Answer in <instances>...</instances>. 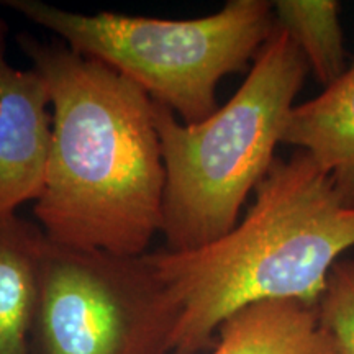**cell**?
Masks as SVG:
<instances>
[{
  "mask_svg": "<svg viewBox=\"0 0 354 354\" xmlns=\"http://www.w3.org/2000/svg\"><path fill=\"white\" fill-rule=\"evenodd\" d=\"M354 248V205L297 149L276 158L246 215L194 251L145 253L179 308L171 354H202L230 315L268 300L317 307L331 268Z\"/></svg>",
  "mask_w": 354,
  "mask_h": 354,
  "instance_id": "7a4b0ae2",
  "label": "cell"
},
{
  "mask_svg": "<svg viewBox=\"0 0 354 354\" xmlns=\"http://www.w3.org/2000/svg\"><path fill=\"white\" fill-rule=\"evenodd\" d=\"M210 354H338L317 307L268 300L238 310L220 325Z\"/></svg>",
  "mask_w": 354,
  "mask_h": 354,
  "instance_id": "ba28073f",
  "label": "cell"
},
{
  "mask_svg": "<svg viewBox=\"0 0 354 354\" xmlns=\"http://www.w3.org/2000/svg\"><path fill=\"white\" fill-rule=\"evenodd\" d=\"M50 95L51 136L33 214L53 243L141 256L162 227L165 165L154 102L117 71L20 35Z\"/></svg>",
  "mask_w": 354,
  "mask_h": 354,
  "instance_id": "6da1fadb",
  "label": "cell"
},
{
  "mask_svg": "<svg viewBox=\"0 0 354 354\" xmlns=\"http://www.w3.org/2000/svg\"><path fill=\"white\" fill-rule=\"evenodd\" d=\"M7 38L0 19V216L37 201L51 136L46 84L32 68L7 59Z\"/></svg>",
  "mask_w": 354,
  "mask_h": 354,
  "instance_id": "8992f818",
  "label": "cell"
},
{
  "mask_svg": "<svg viewBox=\"0 0 354 354\" xmlns=\"http://www.w3.org/2000/svg\"><path fill=\"white\" fill-rule=\"evenodd\" d=\"M177 322L146 254L81 250L43 234L32 354H171Z\"/></svg>",
  "mask_w": 354,
  "mask_h": 354,
  "instance_id": "5b68a950",
  "label": "cell"
},
{
  "mask_svg": "<svg viewBox=\"0 0 354 354\" xmlns=\"http://www.w3.org/2000/svg\"><path fill=\"white\" fill-rule=\"evenodd\" d=\"M317 315L338 354H354V258L339 259L331 268Z\"/></svg>",
  "mask_w": 354,
  "mask_h": 354,
  "instance_id": "8fae6325",
  "label": "cell"
},
{
  "mask_svg": "<svg viewBox=\"0 0 354 354\" xmlns=\"http://www.w3.org/2000/svg\"><path fill=\"white\" fill-rule=\"evenodd\" d=\"M274 26L294 41L308 71L323 87L346 71V48L339 3L335 0H277L272 2Z\"/></svg>",
  "mask_w": 354,
  "mask_h": 354,
  "instance_id": "30bf717a",
  "label": "cell"
},
{
  "mask_svg": "<svg viewBox=\"0 0 354 354\" xmlns=\"http://www.w3.org/2000/svg\"><path fill=\"white\" fill-rule=\"evenodd\" d=\"M77 55L100 61L185 125L218 110L223 77L253 64L274 30L272 2L228 0L212 15L165 20L100 12L86 15L41 0H3Z\"/></svg>",
  "mask_w": 354,
  "mask_h": 354,
  "instance_id": "277c9868",
  "label": "cell"
},
{
  "mask_svg": "<svg viewBox=\"0 0 354 354\" xmlns=\"http://www.w3.org/2000/svg\"><path fill=\"white\" fill-rule=\"evenodd\" d=\"M41 238L17 214L0 216V354H32Z\"/></svg>",
  "mask_w": 354,
  "mask_h": 354,
  "instance_id": "9c48e42d",
  "label": "cell"
},
{
  "mask_svg": "<svg viewBox=\"0 0 354 354\" xmlns=\"http://www.w3.org/2000/svg\"><path fill=\"white\" fill-rule=\"evenodd\" d=\"M282 143L307 153L354 205V64L317 97L295 104Z\"/></svg>",
  "mask_w": 354,
  "mask_h": 354,
  "instance_id": "52a82bcc",
  "label": "cell"
},
{
  "mask_svg": "<svg viewBox=\"0 0 354 354\" xmlns=\"http://www.w3.org/2000/svg\"><path fill=\"white\" fill-rule=\"evenodd\" d=\"M308 73L294 41L274 26L240 88L207 120L185 125L154 104L166 176L161 233L167 251L198 250L240 221L248 197L276 161Z\"/></svg>",
  "mask_w": 354,
  "mask_h": 354,
  "instance_id": "3957f363",
  "label": "cell"
}]
</instances>
